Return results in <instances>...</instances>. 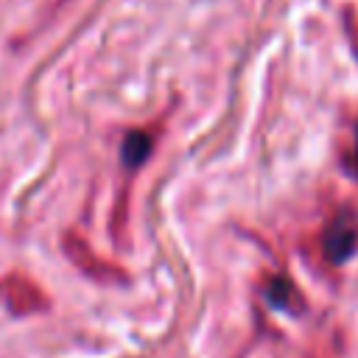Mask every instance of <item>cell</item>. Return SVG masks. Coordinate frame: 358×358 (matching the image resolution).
I'll return each mask as SVG.
<instances>
[{
    "label": "cell",
    "mask_w": 358,
    "mask_h": 358,
    "mask_svg": "<svg viewBox=\"0 0 358 358\" xmlns=\"http://www.w3.org/2000/svg\"><path fill=\"white\" fill-rule=\"evenodd\" d=\"M358 241V224L350 213H341L330 221V227L324 229V241H322V252L330 263H341L350 257V252L355 249Z\"/></svg>",
    "instance_id": "obj_1"
},
{
    "label": "cell",
    "mask_w": 358,
    "mask_h": 358,
    "mask_svg": "<svg viewBox=\"0 0 358 358\" xmlns=\"http://www.w3.org/2000/svg\"><path fill=\"white\" fill-rule=\"evenodd\" d=\"M145 154H148V137L140 134V131L129 134L126 143H123V159H126V165H137V162H143Z\"/></svg>",
    "instance_id": "obj_2"
},
{
    "label": "cell",
    "mask_w": 358,
    "mask_h": 358,
    "mask_svg": "<svg viewBox=\"0 0 358 358\" xmlns=\"http://www.w3.org/2000/svg\"><path fill=\"white\" fill-rule=\"evenodd\" d=\"M355 157H358V134H355Z\"/></svg>",
    "instance_id": "obj_3"
}]
</instances>
